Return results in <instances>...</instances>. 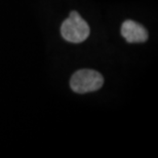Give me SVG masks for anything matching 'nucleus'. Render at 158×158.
<instances>
[{
	"mask_svg": "<svg viewBox=\"0 0 158 158\" xmlns=\"http://www.w3.org/2000/svg\"><path fill=\"white\" fill-rule=\"evenodd\" d=\"M104 77L98 71L82 69L72 75L70 86L72 90L77 94H87L96 91L102 87Z\"/></svg>",
	"mask_w": 158,
	"mask_h": 158,
	"instance_id": "obj_2",
	"label": "nucleus"
},
{
	"mask_svg": "<svg viewBox=\"0 0 158 158\" xmlns=\"http://www.w3.org/2000/svg\"><path fill=\"white\" fill-rule=\"evenodd\" d=\"M90 29L77 11H71L68 19L63 22L61 26V35L65 40L72 43L83 42L88 38Z\"/></svg>",
	"mask_w": 158,
	"mask_h": 158,
	"instance_id": "obj_1",
	"label": "nucleus"
},
{
	"mask_svg": "<svg viewBox=\"0 0 158 158\" xmlns=\"http://www.w3.org/2000/svg\"><path fill=\"white\" fill-rule=\"evenodd\" d=\"M121 35L129 43H142L147 41L148 31L141 24L126 20L121 26Z\"/></svg>",
	"mask_w": 158,
	"mask_h": 158,
	"instance_id": "obj_3",
	"label": "nucleus"
}]
</instances>
